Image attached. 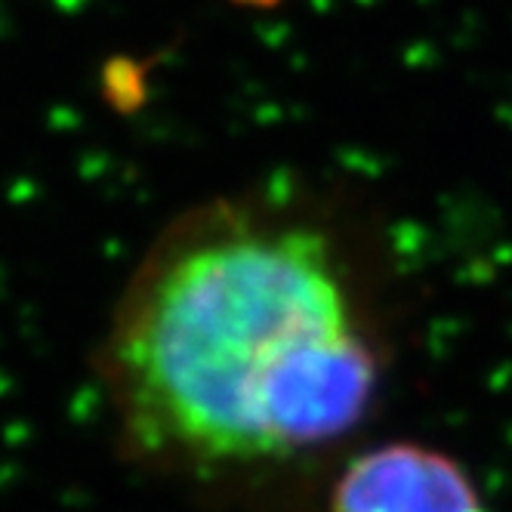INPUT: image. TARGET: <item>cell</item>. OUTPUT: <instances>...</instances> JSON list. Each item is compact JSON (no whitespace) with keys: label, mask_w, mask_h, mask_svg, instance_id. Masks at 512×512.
I'll use <instances>...</instances> for the list:
<instances>
[{"label":"cell","mask_w":512,"mask_h":512,"mask_svg":"<svg viewBox=\"0 0 512 512\" xmlns=\"http://www.w3.org/2000/svg\"><path fill=\"white\" fill-rule=\"evenodd\" d=\"M99 371L145 454L253 466L352 432L380 355L331 235L281 207L216 201L145 253Z\"/></svg>","instance_id":"cell-1"},{"label":"cell","mask_w":512,"mask_h":512,"mask_svg":"<svg viewBox=\"0 0 512 512\" xmlns=\"http://www.w3.org/2000/svg\"><path fill=\"white\" fill-rule=\"evenodd\" d=\"M334 512H485V506L451 457L420 445H386L346 469Z\"/></svg>","instance_id":"cell-2"}]
</instances>
